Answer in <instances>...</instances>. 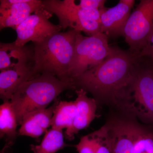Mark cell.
<instances>
[{
	"label": "cell",
	"instance_id": "6da1fadb",
	"mask_svg": "<svg viewBox=\"0 0 153 153\" xmlns=\"http://www.w3.org/2000/svg\"><path fill=\"white\" fill-rule=\"evenodd\" d=\"M142 61L129 50L111 47L100 64L74 79L76 90L89 92L98 104H106L128 116L132 86Z\"/></svg>",
	"mask_w": 153,
	"mask_h": 153
},
{
	"label": "cell",
	"instance_id": "7a4b0ae2",
	"mask_svg": "<svg viewBox=\"0 0 153 153\" xmlns=\"http://www.w3.org/2000/svg\"><path fill=\"white\" fill-rule=\"evenodd\" d=\"M76 90L74 79L63 80L49 74L38 75L20 85L10 100L20 125L30 113L47 108L64 91Z\"/></svg>",
	"mask_w": 153,
	"mask_h": 153
},
{
	"label": "cell",
	"instance_id": "3957f363",
	"mask_svg": "<svg viewBox=\"0 0 153 153\" xmlns=\"http://www.w3.org/2000/svg\"><path fill=\"white\" fill-rule=\"evenodd\" d=\"M79 32L71 29L34 44V70L37 76L49 74L63 80L72 79L68 77V72Z\"/></svg>",
	"mask_w": 153,
	"mask_h": 153
},
{
	"label": "cell",
	"instance_id": "277c9868",
	"mask_svg": "<svg viewBox=\"0 0 153 153\" xmlns=\"http://www.w3.org/2000/svg\"><path fill=\"white\" fill-rule=\"evenodd\" d=\"M43 3L45 10L56 15L62 29L70 27L88 36L101 33V17L104 9L83 10L74 0H44Z\"/></svg>",
	"mask_w": 153,
	"mask_h": 153
},
{
	"label": "cell",
	"instance_id": "5b68a950",
	"mask_svg": "<svg viewBox=\"0 0 153 153\" xmlns=\"http://www.w3.org/2000/svg\"><path fill=\"white\" fill-rule=\"evenodd\" d=\"M111 48L108 44V37L104 33L83 36L79 32L76 36L68 77L74 79L85 71L98 66L109 55Z\"/></svg>",
	"mask_w": 153,
	"mask_h": 153
},
{
	"label": "cell",
	"instance_id": "8992f818",
	"mask_svg": "<svg viewBox=\"0 0 153 153\" xmlns=\"http://www.w3.org/2000/svg\"><path fill=\"white\" fill-rule=\"evenodd\" d=\"M142 58L132 86L128 113L131 117L153 126V70L150 61Z\"/></svg>",
	"mask_w": 153,
	"mask_h": 153
},
{
	"label": "cell",
	"instance_id": "52a82bcc",
	"mask_svg": "<svg viewBox=\"0 0 153 153\" xmlns=\"http://www.w3.org/2000/svg\"><path fill=\"white\" fill-rule=\"evenodd\" d=\"M153 33V0H141L131 14L124 29L129 51L138 57Z\"/></svg>",
	"mask_w": 153,
	"mask_h": 153
},
{
	"label": "cell",
	"instance_id": "ba28073f",
	"mask_svg": "<svg viewBox=\"0 0 153 153\" xmlns=\"http://www.w3.org/2000/svg\"><path fill=\"white\" fill-rule=\"evenodd\" d=\"M52 14L44 8L37 11L27 18L16 30V45L23 47L30 42L33 44L44 41L50 36L60 33L62 28L60 25H55L49 22Z\"/></svg>",
	"mask_w": 153,
	"mask_h": 153
},
{
	"label": "cell",
	"instance_id": "9c48e42d",
	"mask_svg": "<svg viewBox=\"0 0 153 153\" xmlns=\"http://www.w3.org/2000/svg\"><path fill=\"white\" fill-rule=\"evenodd\" d=\"M43 8V1L40 0H1L0 29L16 30L30 16Z\"/></svg>",
	"mask_w": 153,
	"mask_h": 153
},
{
	"label": "cell",
	"instance_id": "30bf717a",
	"mask_svg": "<svg viewBox=\"0 0 153 153\" xmlns=\"http://www.w3.org/2000/svg\"><path fill=\"white\" fill-rule=\"evenodd\" d=\"M122 115L107 122L114 143L113 153H133V143L138 123Z\"/></svg>",
	"mask_w": 153,
	"mask_h": 153
},
{
	"label": "cell",
	"instance_id": "8fae6325",
	"mask_svg": "<svg viewBox=\"0 0 153 153\" xmlns=\"http://www.w3.org/2000/svg\"><path fill=\"white\" fill-rule=\"evenodd\" d=\"M134 0H120L112 7L107 8L102 14L101 33L108 37L124 36V29L133 8Z\"/></svg>",
	"mask_w": 153,
	"mask_h": 153
},
{
	"label": "cell",
	"instance_id": "7c38bea8",
	"mask_svg": "<svg viewBox=\"0 0 153 153\" xmlns=\"http://www.w3.org/2000/svg\"><path fill=\"white\" fill-rule=\"evenodd\" d=\"M34 62L15 66L0 72V97L3 102L10 101L15 91L23 83L37 76Z\"/></svg>",
	"mask_w": 153,
	"mask_h": 153
},
{
	"label": "cell",
	"instance_id": "4fadbf2b",
	"mask_svg": "<svg viewBox=\"0 0 153 153\" xmlns=\"http://www.w3.org/2000/svg\"><path fill=\"white\" fill-rule=\"evenodd\" d=\"M76 98L74 100L76 107V115L73 125L68 131H65V138L68 140L74 139V135L79 131L87 128L97 117V103L94 98L88 97L87 92L82 89L75 90Z\"/></svg>",
	"mask_w": 153,
	"mask_h": 153
},
{
	"label": "cell",
	"instance_id": "5bb4252c",
	"mask_svg": "<svg viewBox=\"0 0 153 153\" xmlns=\"http://www.w3.org/2000/svg\"><path fill=\"white\" fill-rule=\"evenodd\" d=\"M57 101L48 108L38 110L25 116L18 131V135L25 136L38 139L46 133L51 126V120Z\"/></svg>",
	"mask_w": 153,
	"mask_h": 153
},
{
	"label": "cell",
	"instance_id": "9a60e30c",
	"mask_svg": "<svg viewBox=\"0 0 153 153\" xmlns=\"http://www.w3.org/2000/svg\"><path fill=\"white\" fill-rule=\"evenodd\" d=\"M33 62L34 46L19 47L14 42L0 43V71Z\"/></svg>",
	"mask_w": 153,
	"mask_h": 153
},
{
	"label": "cell",
	"instance_id": "2e32d148",
	"mask_svg": "<svg viewBox=\"0 0 153 153\" xmlns=\"http://www.w3.org/2000/svg\"><path fill=\"white\" fill-rule=\"evenodd\" d=\"M19 125L16 114L10 101L3 102L0 106V136L4 139L6 146L2 152L13 145L18 135Z\"/></svg>",
	"mask_w": 153,
	"mask_h": 153
},
{
	"label": "cell",
	"instance_id": "e0dca14e",
	"mask_svg": "<svg viewBox=\"0 0 153 153\" xmlns=\"http://www.w3.org/2000/svg\"><path fill=\"white\" fill-rule=\"evenodd\" d=\"M56 106L51 120L52 128L68 131L72 127L76 115L75 102L56 100Z\"/></svg>",
	"mask_w": 153,
	"mask_h": 153
},
{
	"label": "cell",
	"instance_id": "ac0fdd59",
	"mask_svg": "<svg viewBox=\"0 0 153 153\" xmlns=\"http://www.w3.org/2000/svg\"><path fill=\"white\" fill-rule=\"evenodd\" d=\"M69 145L65 143L63 130L52 128L48 130L40 144L30 145L34 153H56Z\"/></svg>",
	"mask_w": 153,
	"mask_h": 153
},
{
	"label": "cell",
	"instance_id": "d6986e66",
	"mask_svg": "<svg viewBox=\"0 0 153 153\" xmlns=\"http://www.w3.org/2000/svg\"><path fill=\"white\" fill-rule=\"evenodd\" d=\"M133 153H153V126L139 123L133 143Z\"/></svg>",
	"mask_w": 153,
	"mask_h": 153
},
{
	"label": "cell",
	"instance_id": "ffe728a7",
	"mask_svg": "<svg viewBox=\"0 0 153 153\" xmlns=\"http://www.w3.org/2000/svg\"><path fill=\"white\" fill-rule=\"evenodd\" d=\"M91 134L96 139V153H113V140L106 123Z\"/></svg>",
	"mask_w": 153,
	"mask_h": 153
},
{
	"label": "cell",
	"instance_id": "44dd1931",
	"mask_svg": "<svg viewBox=\"0 0 153 153\" xmlns=\"http://www.w3.org/2000/svg\"><path fill=\"white\" fill-rule=\"evenodd\" d=\"M96 145L95 137L91 133L81 137L74 146L78 153H96Z\"/></svg>",
	"mask_w": 153,
	"mask_h": 153
},
{
	"label": "cell",
	"instance_id": "7402d4cb",
	"mask_svg": "<svg viewBox=\"0 0 153 153\" xmlns=\"http://www.w3.org/2000/svg\"><path fill=\"white\" fill-rule=\"evenodd\" d=\"M105 0H81L78 6L83 10H102L105 8Z\"/></svg>",
	"mask_w": 153,
	"mask_h": 153
},
{
	"label": "cell",
	"instance_id": "603a6c76",
	"mask_svg": "<svg viewBox=\"0 0 153 153\" xmlns=\"http://www.w3.org/2000/svg\"><path fill=\"white\" fill-rule=\"evenodd\" d=\"M138 57H144L153 60V33L150 36Z\"/></svg>",
	"mask_w": 153,
	"mask_h": 153
},
{
	"label": "cell",
	"instance_id": "cb8c5ba5",
	"mask_svg": "<svg viewBox=\"0 0 153 153\" xmlns=\"http://www.w3.org/2000/svg\"><path fill=\"white\" fill-rule=\"evenodd\" d=\"M150 61V62L151 63V64H152V69L153 70V60H150V59H149Z\"/></svg>",
	"mask_w": 153,
	"mask_h": 153
}]
</instances>
